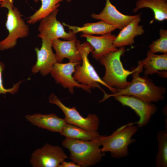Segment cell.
Listing matches in <instances>:
<instances>
[{
    "instance_id": "1",
    "label": "cell",
    "mask_w": 167,
    "mask_h": 167,
    "mask_svg": "<svg viewBox=\"0 0 167 167\" xmlns=\"http://www.w3.org/2000/svg\"><path fill=\"white\" fill-rule=\"evenodd\" d=\"M143 65L139 61L138 66L132 74L133 79L129 85L123 89H117L114 94L106 93L101 101L109 97L117 95H128L135 96L149 102H156L164 99L165 88L156 86L149 79L140 77L139 73L143 71Z\"/></svg>"
},
{
    "instance_id": "2",
    "label": "cell",
    "mask_w": 167,
    "mask_h": 167,
    "mask_svg": "<svg viewBox=\"0 0 167 167\" xmlns=\"http://www.w3.org/2000/svg\"><path fill=\"white\" fill-rule=\"evenodd\" d=\"M62 145L70 152L69 158L80 167L95 165L105 156L100 146L99 138L92 140H85L66 138Z\"/></svg>"
},
{
    "instance_id": "3",
    "label": "cell",
    "mask_w": 167,
    "mask_h": 167,
    "mask_svg": "<svg viewBox=\"0 0 167 167\" xmlns=\"http://www.w3.org/2000/svg\"><path fill=\"white\" fill-rule=\"evenodd\" d=\"M134 123L123 125L109 135H100L99 139L102 146V152H109L112 157L116 159L127 156L129 146L135 141L132 137L138 131V127Z\"/></svg>"
},
{
    "instance_id": "4",
    "label": "cell",
    "mask_w": 167,
    "mask_h": 167,
    "mask_svg": "<svg viewBox=\"0 0 167 167\" xmlns=\"http://www.w3.org/2000/svg\"><path fill=\"white\" fill-rule=\"evenodd\" d=\"M126 51L124 47L110 52L98 60L105 68L103 81L108 85L119 89L125 88L130 84L127 80L128 76L132 74L135 69L131 71L126 70L121 61V57Z\"/></svg>"
},
{
    "instance_id": "5",
    "label": "cell",
    "mask_w": 167,
    "mask_h": 167,
    "mask_svg": "<svg viewBox=\"0 0 167 167\" xmlns=\"http://www.w3.org/2000/svg\"><path fill=\"white\" fill-rule=\"evenodd\" d=\"M76 44L81 56L82 64L77 65L75 67L73 77L78 82L81 84L88 86L92 88H97L101 90L104 93H106L100 87L101 84L109 89L114 94L117 89L111 87L106 84L101 79L94 67L90 63L88 55L92 52L93 49L88 42H84L81 44L79 41L77 40Z\"/></svg>"
},
{
    "instance_id": "6",
    "label": "cell",
    "mask_w": 167,
    "mask_h": 167,
    "mask_svg": "<svg viewBox=\"0 0 167 167\" xmlns=\"http://www.w3.org/2000/svg\"><path fill=\"white\" fill-rule=\"evenodd\" d=\"M0 7L8 10L5 26L9 33L5 39L0 41V50L2 51L13 48L18 38L27 36L29 28L22 18L18 9L14 6L13 0H2Z\"/></svg>"
},
{
    "instance_id": "7",
    "label": "cell",
    "mask_w": 167,
    "mask_h": 167,
    "mask_svg": "<svg viewBox=\"0 0 167 167\" xmlns=\"http://www.w3.org/2000/svg\"><path fill=\"white\" fill-rule=\"evenodd\" d=\"M49 102L56 105L62 110L67 123L89 131H97L100 124L98 116L95 114H89L87 117L82 116L75 107H68L63 104L54 93L49 97Z\"/></svg>"
},
{
    "instance_id": "8",
    "label": "cell",
    "mask_w": 167,
    "mask_h": 167,
    "mask_svg": "<svg viewBox=\"0 0 167 167\" xmlns=\"http://www.w3.org/2000/svg\"><path fill=\"white\" fill-rule=\"evenodd\" d=\"M67 158L60 147L47 143L33 152L30 162L33 167H58Z\"/></svg>"
},
{
    "instance_id": "9",
    "label": "cell",
    "mask_w": 167,
    "mask_h": 167,
    "mask_svg": "<svg viewBox=\"0 0 167 167\" xmlns=\"http://www.w3.org/2000/svg\"><path fill=\"white\" fill-rule=\"evenodd\" d=\"M59 9H57L47 17L41 20L38 30V37L41 39L52 41L62 38L67 40L76 38L75 34L70 30L66 32L63 25L57 19Z\"/></svg>"
},
{
    "instance_id": "10",
    "label": "cell",
    "mask_w": 167,
    "mask_h": 167,
    "mask_svg": "<svg viewBox=\"0 0 167 167\" xmlns=\"http://www.w3.org/2000/svg\"><path fill=\"white\" fill-rule=\"evenodd\" d=\"M113 97L123 106L131 108L139 116V120L136 122L138 127L141 128L146 126L157 109L156 106L152 102L134 96L120 95Z\"/></svg>"
},
{
    "instance_id": "11",
    "label": "cell",
    "mask_w": 167,
    "mask_h": 167,
    "mask_svg": "<svg viewBox=\"0 0 167 167\" xmlns=\"http://www.w3.org/2000/svg\"><path fill=\"white\" fill-rule=\"evenodd\" d=\"M79 64L70 62L65 63L56 62L50 73L57 83L67 88L71 94L74 93L75 87L82 88L88 92H91V87L78 82L72 76L76 66Z\"/></svg>"
},
{
    "instance_id": "12",
    "label": "cell",
    "mask_w": 167,
    "mask_h": 167,
    "mask_svg": "<svg viewBox=\"0 0 167 167\" xmlns=\"http://www.w3.org/2000/svg\"><path fill=\"white\" fill-rule=\"evenodd\" d=\"M42 40L40 49L37 47L35 48L37 60L31 71L33 74L39 72L42 76H45L50 73L54 64L57 62L52 50V41L45 39Z\"/></svg>"
},
{
    "instance_id": "13",
    "label": "cell",
    "mask_w": 167,
    "mask_h": 167,
    "mask_svg": "<svg viewBox=\"0 0 167 167\" xmlns=\"http://www.w3.org/2000/svg\"><path fill=\"white\" fill-rule=\"evenodd\" d=\"M138 15H129L123 14L117 9L110 0H106L105 7L102 11L98 14L92 13L91 17L94 19L103 21L121 30Z\"/></svg>"
},
{
    "instance_id": "14",
    "label": "cell",
    "mask_w": 167,
    "mask_h": 167,
    "mask_svg": "<svg viewBox=\"0 0 167 167\" xmlns=\"http://www.w3.org/2000/svg\"><path fill=\"white\" fill-rule=\"evenodd\" d=\"M81 36L85 38L87 42L93 47L92 56L96 60H98L107 54L118 50L113 44L116 36L112 34L111 32L101 36L82 33Z\"/></svg>"
},
{
    "instance_id": "15",
    "label": "cell",
    "mask_w": 167,
    "mask_h": 167,
    "mask_svg": "<svg viewBox=\"0 0 167 167\" xmlns=\"http://www.w3.org/2000/svg\"><path fill=\"white\" fill-rule=\"evenodd\" d=\"M76 38L67 41L55 39L52 41V47L55 50L57 62L61 63L65 58L70 62L80 63L81 55L76 46Z\"/></svg>"
},
{
    "instance_id": "16",
    "label": "cell",
    "mask_w": 167,
    "mask_h": 167,
    "mask_svg": "<svg viewBox=\"0 0 167 167\" xmlns=\"http://www.w3.org/2000/svg\"><path fill=\"white\" fill-rule=\"evenodd\" d=\"M26 119L33 125L49 131L60 133L67 123L65 118H61L54 113H35L27 115Z\"/></svg>"
},
{
    "instance_id": "17",
    "label": "cell",
    "mask_w": 167,
    "mask_h": 167,
    "mask_svg": "<svg viewBox=\"0 0 167 167\" xmlns=\"http://www.w3.org/2000/svg\"><path fill=\"white\" fill-rule=\"evenodd\" d=\"M141 21V14H140L121 30L118 35L116 36L113 42V45L116 48L132 45L135 43V37L144 33L143 26L139 25Z\"/></svg>"
},
{
    "instance_id": "18",
    "label": "cell",
    "mask_w": 167,
    "mask_h": 167,
    "mask_svg": "<svg viewBox=\"0 0 167 167\" xmlns=\"http://www.w3.org/2000/svg\"><path fill=\"white\" fill-rule=\"evenodd\" d=\"M62 24L75 34L81 32L90 35H102L111 32L117 29L116 27L101 20L96 22L86 23L81 27L71 25L65 23H63Z\"/></svg>"
},
{
    "instance_id": "19",
    "label": "cell",
    "mask_w": 167,
    "mask_h": 167,
    "mask_svg": "<svg viewBox=\"0 0 167 167\" xmlns=\"http://www.w3.org/2000/svg\"><path fill=\"white\" fill-rule=\"evenodd\" d=\"M147 57L140 61L145 68L144 73L145 75L156 73L158 71L167 70V53L158 55L148 50Z\"/></svg>"
},
{
    "instance_id": "20",
    "label": "cell",
    "mask_w": 167,
    "mask_h": 167,
    "mask_svg": "<svg viewBox=\"0 0 167 167\" xmlns=\"http://www.w3.org/2000/svg\"><path fill=\"white\" fill-rule=\"evenodd\" d=\"M136 5L134 12L140 9L148 8L153 11L156 20L163 21L167 19V0H138Z\"/></svg>"
},
{
    "instance_id": "21",
    "label": "cell",
    "mask_w": 167,
    "mask_h": 167,
    "mask_svg": "<svg viewBox=\"0 0 167 167\" xmlns=\"http://www.w3.org/2000/svg\"><path fill=\"white\" fill-rule=\"evenodd\" d=\"M66 138L85 140H92L99 138L97 131H91L67 123L60 133Z\"/></svg>"
},
{
    "instance_id": "22",
    "label": "cell",
    "mask_w": 167,
    "mask_h": 167,
    "mask_svg": "<svg viewBox=\"0 0 167 167\" xmlns=\"http://www.w3.org/2000/svg\"><path fill=\"white\" fill-rule=\"evenodd\" d=\"M64 0H34L36 2H41L40 8L28 18L27 22L29 24H34L49 15L60 6V2Z\"/></svg>"
},
{
    "instance_id": "23",
    "label": "cell",
    "mask_w": 167,
    "mask_h": 167,
    "mask_svg": "<svg viewBox=\"0 0 167 167\" xmlns=\"http://www.w3.org/2000/svg\"><path fill=\"white\" fill-rule=\"evenodd\" d=\"M158 152L156 155L155 164L157 167H167V130L158 132L156 135Z\"/></svg>"
},
{
    "instance_id": "24",
    "label": "cell",
    "mask_w": 167,
    "mask_h": 167,
    "mask_svg": "<svg viewBox=\"0 0 167 167\" xmlns=\"http://www.w3.org/2000/svg\"><path fill=\"white\" fill-rule=\"evenodd\" d=\"M160 37L154 41L149 46L150 50L153 53L161 52L167 53V30L161 29L159 32Z\"/></svg>"
},
{
    "instance_id": "25",
    "label": "cell",
    "mask_w": 167,
    "mask_h": 167,
    "mask_svg": "<svg viewBox=\"0 0 167 167\" xmlns=\"http://www.w3.org/2000/svg\"><path fill=\"white\" fill-rule=\"evenodd\" d=\"M5 68L4 64L0 61V95L1 94H6L7 93H9L12 94H14L17 93L21 83L24 80L20 81L18 83L13 84L12 87L9 88H6L4 87L3 83L2 72Z\"/></svg>"
},
{
    "instance_id": "26",
    "label": "cell",
    "mask_w": 167,
    "mask_h": 167,
    "mask_svg": "<svg viewBox=\"0 0 167 167\" xmlns=\"http://www.w3.org/2000/svg\"><path fill=\"white\" fill-rule=\"evenodd\" d=\"M80 166L73 162L63 161L58 167H80Z\"/></svg>"
},
{
    "instance_id": "27",
    "label": "cell",
    "mask_w": 167,
    "mask_h": 167,
    "mask_svg": "<svg viewBox=\"0 0 167 167\" xmlns=\"http://www.w3.org/2000/svg\"><path fill=\"white\" fill-rule=\"evenodd\" d=\"M72 0H67V2H70Z\"/></svg>"
},
{
    "instance_id": "28",
    "label": "cell",
    "mask_w": 167,
    "mask_h": 167,
    "mask_svg": "<svg viewBox=\"0 0 167 167\" xmlns=\"http://www.w3.org/2000/svg\"><path fill=\"white\" fill-rule=\"evenodd\" d=\"M2 0H0V2Z\"/></svg>"
}]
</instances>
